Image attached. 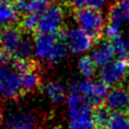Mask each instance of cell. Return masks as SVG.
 Wrapping results in <instances>:
<instances>
[{
	"instance_id": "cell-17",
	"label": "cell",
	"mask_w": 129,
	"mask_h": 129,
	"mask_svg": "<svg viewBox=\"0 0 129 129\" xmlns=\"http://www.w3.org/2000/svg\"><path fill=\"white\" fill-rule=\"evenodd\" d=\"M67 4L76 8V9H83V8H92L101 10L102 8L106 7L110 0H64Z\"/></svg>"
},
{
	"instance_id": "cell-23",
	"label": "cell",
	"mask_w": 129,
	"mask_h": 129,
	"mask_svg": "<svg viewBox=\"0 0 129 129\" xmlns=\"http://www.w3.org/2000/svg\"><path fill=\"white\" fill-rule=\"evenodd\" d=\"M53 4V0H28L27 13L39 14Z\"/></svg>"
},
{
	"instance_id": "cell-15",
	"label": "cell",
	"mask_w": 129,
	"mask_h": 129,
	"mask_svg": "<svg viewBox=\"0 0 129 129\" xmlns=\"http://www.w3.org/2000/svg\"><path fill=\"white\" fill-rule=\"evenodd\" d=\"M19 12L11 3L0 1V27L13 26L18 21Z\"/></svg>"
},
{
	"instance_id": "cell-25",
	"label": "cell",
	"mask_w": 129,
	"mask_h": 129,
	"mask_svg": "<svg viewBox=\"0 0 129 129\" xmlns=\"http://www.w3.org/2000/svg\"><path fill=\"white\" fill-rule=\"evenodd\" d=\"M103 34L105 36V38L107 40H114L116 39L120 34H121V30H120V26L117 25V24H114V23H111L109 22V24H107L104 28V31H103Z\"/></svg>"
},
{
	"instance_id": "cell-9",
	"label": "cell",
	"mask_w": 129,
	"mask_h": 129,
	"mask_svg": "<svg viewBox=\"0 0 129 129\" xmlns=\"http://www.w3.org/2000/svg\"><path fill=\"white\" fill-rule=\"evenodd\" d=\"M105 106L112 112L127 113L129 111V90L115 87L109 91Z\"/></svg>"
},
{
	"instance_id": "cell-7",
	"label": "cell",
	"mask_w": 129,
	"mask_h": 129,
	"mask_svg": "<svg viewBox=\"0 0 129 129\" xmlns=\"http://www.w3.org/2000/svg\"><path fill=\"white\" fill-rule=\"evenodd\" d=\"M76 86L87 102L94 107L101 106V104L105 102L109 93V86L101 80L95 81L92 79H86L78 83Z\"/></svg>"
},
{
	"instance_id": "cell-13",
	"label": "cell",
	"mask_w": 129,
	"mask_h": 129,
	"mask_svg": "<svg viewBox=\"0 0 129 129\" xmlns=\"http://www.w3.org/2000/svg\"><path fill=\"white\" fill-rule=\"evenodd\" d=\"M108 19L119 26L129 23V0H115L109 8Z\"/></svg>"
},
{
	"instance_id": "cell-3",
	"label": "cell",
	"mask_w": 129,
	"mask_h": 129,
	"mask_svg": "<svg viewBox=\"0 0 129 129\" xmlns=\"http://www.w3.org/2000/svg\"><path fill=\"white\" fill-rule=\"evenodd\" d=\"M75 20L79 27L89 33L94 39L98 38L105 28V17L98 9L83 8L75 12Z\"/></svg>"
},
{
	"instance_id": "cell-11",
	"label": "cell",
	"mask_w": 129,
	"mask_h": 129,
	"mask_svg": "<svg viewBox=\"0 0 129 129\" xmlns=\"http://www.w3.org/2000/svg\"><path fill=\"white\" fill-rule=\"evenodd\" d=\"M36 117L30 112H15L7 116L5 120L6 129H35Z\"/></svg>"
},
{
	"instance_id": "cell-12",
	"label": "cell",
	"mask_w": 129,
	"mask_h": 129,
	"mask_svg": "<svg viewBox=\"0 0 129 129\" xmlns=\"http://www.w3.org/2000/svg\"><path fill=\"white\" fill-rule=\"evenodd\" d=\"M116 51L113 42L110 40H103L99 42L92 50V58L97 67H105L114 60Z\"/></svg>"
},
{
	"instance_id": "cell-22",
	"label": "cell",
	"mask_w": 129,
	"mask_h": 129,
	"mask_svg": "<svg viewBox=\"0 0 129 129\" xmlns=\"http://www.w3.org/2000/svg\"><path fill=\"white\" fill-rule=\"evenodd\" d=\"M109 109L105 106H99V107H96V109L94 110V120H95V123L97 125V127H106L108 121H109V118L111 116V114L109 113Z\"/></svg>"
},
{
	"instance_id": "cell-21",
	"label": "cell",
	"mask_w": 129,
	"mask_h": 129,
	"mask_svg": "<svg viewBox=\"0 0 129 129\" xmlns=\"http://www.w3.org/2000/svg\"><path fill=\"white\" fill-rule=\"evenodd\" d=\"M112 42H113L116 54L120 58L129 57V35L120 34Z\"/></svg>"
},
{
	"instance_id": "cell-10",
	"label": "cell",
	"mask_w": 129,
	"mask_h": 129,
	"mask_svg": "<svg viewBox=\"0 0 129 129\" xmlns=\"http://www.w3.org/2000/svg\"><path fill=\"white\" fill-rule=\"evenodd\" d=\"M22 39L23 36L21 30L14 26L5 27L0 32V46L2 50L8 54L13 55L15 53Z\"/></svg>"
},
{
	"instance_id": "cell-27",
	"label": "cell",
	"mask_w": 129,
	"mask_h": 129,
	"mask_svg": "<svg viewBox=\"0 0 129 129\" xmlns=\"http://www.w3.org/2000/svg\"><path fill=\"white\" fill-rule=\"evenodd\" d=\"M9 55L7 52H5L4 50H0V67L2 66H7L9 62Z\"/></svg>"
},
{
	"instance_id": "cell-30",
	"label": "cell",
	"mask_w": 129,
	"mask_h": 129,
	"mask_svg": "<svg viewBox=\"0 0 129 129\" xmlns=\"http://www.w3.org/2000/svg\"><path fill=\"white\" fill-rule=\"evenodd\" d=\"M128 66H129V59H128Z\"/></svg>"
},
{
	"instance_id": "cell-2",
	"label": "cell",
	"mask_w": 129,
	"mask_h": 129,
	"mask_svg": "<svg viewBox=\"0 0 129 129\" xmlns=\"http://www.w3.org/2000/svg\"><path fill=\"white\" fill-rule=\"evenodd\" d=\"M68 51L62 39L55 34L39 33L34 39V56L48 64H55L62 60Z\"/></svg>"
},
{
	"instance_id": "cell-1",
	"label": "cell",
	"mask_w": 129,
	"mask_h": 129,
	"mask_svg": "<svg viewBox=\"0 0 129 129\" xmlns=\"http://www.w3.org/2000/svg\"><path fill=\"white\" fill-rule=\"evenodd\" d=\"M67 104L70 129H97L92 105L87 102L76 85L70 89Z\"/></svg>"
},
{
	"instance_id": "cell-28",
	"label": "cell",
	"mask_w": 129,
	"mask_h": 129,
	"mask_svg": "<svg viewBox=\"0 0 129 129\" xmlns=\"http://www.w3.org/2000/svg\"><path fill=\"white\" fill-rule=\"evenodd\" d=\"M0 1H3V2H7V3H11V2H15L16 0H0Z\"/></svg>"
},
{
	"instance_id": "cell-14",
	"label": "cell",
	"mask_w": 129,
	"mask_h": 129,
	"mask_svg": "<svg viewBox=\"0 0 129 129\" xmlns=\"http://www.w3.org/2000/svg\"><path fill=\"white\" fill-rule=\"evenodd\" d=\"M22 91L25 93L35 91L40 85V76L31 62L27 68L19 72Z\"/></svg>"
},
{
	"instance_id": "cell-19",
	"label": "cell",
	"mask_w": 129,
	"mask_h": 129,
	"mask_svg": "<svg viewBox=\"0 0 129 129\" xmlns=\"http://www.w3.org/2000/svg\"><path fill=\"white\" fill-rule=\"evenodd\" d=\"M32 54H34V42L29 38H23L13 55L15 59L29 60Z\"/></svg>"
},
{
	"instance_id": "cell-20",
	"label": "cell",
	"mask_w": 129,
	"mask_h": 129,
	"mask_svg": "<svg viewBox=\"0 0 129 129\" xmlns=\"http://www.w3.org/2000/svg\"><path fill=\"white\" fill-rule=\"evenodd\" d=\"M106 129H129V118L125 113L113 112L106 125Z\"/></svg>"
},
{
	"instance_id": "cell-6",
	"label": "cell",
	"mask_w": 129,
	"mask_h": 129,
	"mask_svg": "<svg viewBox=\"0 0 129 129\" xmlns=\"http://www.w3.org/2000/svg\"><path fill=\"white\" fill-rule=\"evenodd\" d=\"M22 93L19 73L12 66L0 67V97L13 100L18 98Z\"/></svg>"
},
{
	"instance_id": "cell-24",
	"label": "cell",
	"mask_w": 129,
	"mask_h": 129,
	"mask_svg": "<svg viewBox=\"0 0 129 129\" xmlns=\"http://www.w3.org/2000/svg\"><path fill=\"white\" fill-rule=\"evenodd\" d=\"M38 24V14L26 13L21 20V27L26 32H33L37 30Z\"/></svg>"
},
{
	"instance_id": "cell-26",
	"label": "cell",
	"mask_w": 129,
	"mask_h": 129,
	"mask_svg": "<svg viewBox=\"0 0 129 129\" xmlns=\"http://www.w3.org/2000/svg\"><path fill=\"white\" fill-rule=\"evenodd\" d=\"M14 3H15L14 6L18 10L19 13H21V12H26L27 13V3H28V0H16Z\"/></svg>"
},
{
	"instance_id": "cell-4",
	"label": "cell",
	"mask_w": 129,
	"mask_h": 129,
	"mask_svg": "<svg viewBox=\"0 0 129 129\" xmlns=\"http://www.w3.org/2000/svg\"><path fill=\"white\" fill-rule=\"evenodd\" d=\"M66 13L58 4H51L38 14L37 31L44 34H55L63 25Z\"/></svg>"
},
{
	"instance_id": "cell-5",
	"label": "cell",
	"mask_w": 129,
	"mask_h": 129,
	"mask_svg": "<svg viewBox=\"0 0 129 129\" xmlns=\"http://www.w3.org/2000/svg\"><path fill=\"white\" fill-rule=\"evenodd\" d=\"M60 38L67 45L68 50L74 54H84L93 47L94 38L79 26L64 30Z\"/></svg>"
},
{
	"instance_id": "cell-16",
	"label": "cell",
	"mask_w": 129,
	"mask_h": 129,
	"mask_svg": "<svg viewBox=\"0 0 129 129\" xmlns=\"http://www.w3.org/2000/svg\"><path fill=\"white\" fill-rule=\"evenodd\" d=\"M44 93L46 97L53 104H61L68 98L66 88L57 82H49L44 87Z\"/></svg>"
},
{
	"instance_id": "cell-18",
	"label": "cell",
	"mask_w": 129,
	"mask_h": 129,
	"mask_svg": "<svg viewBox=\"0 0 129 129\" xmlns=\"http://www.w3.org/2000/svg\"><path fill=\"white\" fill-rule=\"evenodd\" d=\"M96 63L92 56L83 55L78 60V69L83 77L86 79H91L96 73Z\"/></svg>"
},
{
	"instance_id": "cell-29",
	"label": "cell",
	"mask_w": 129,
	"mask_h": 129,
	"mask_svg": "<svg viewBox=\"0 0 129 129\" xmlns=\"http://www.w3.org/2000/svg\"><path fill=\"white\" fill-rule=\"evenodd\" d=\"M47 129H59V128H58V127H55V126H54V127H49V128H47Z\"/></svg>"
},
{
	"instance_id": "cell-8",
	"label": "cell",
	"mask_w": 129,
	"mask_h": 129,
	"mask_svg": "<svg viewBox=\"0 0 129 129\" xmlns=\"http://www.w3.org/2000/svg\"><path fill=\"white\" fill-rule=\"evenodd\" d=\"M129 73V66L123 58H118L100 70V79L108 86H118L123 83Z\"/></svg>"
}]
</instances>
